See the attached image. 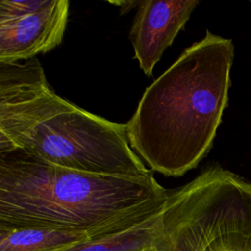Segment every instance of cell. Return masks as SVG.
Returning <instances> with one entry per match:
<instances>
[{"label":"cell","mask_w":251,"mask_h":251,"mask_svg":"<svg viewBox=\"0 0 251 251\" xmlns=\"http://www.w3.org/2000/svg\"><path fill=\"white\" fill-rule=\"evenodd\" d=\"M167 192L153 176L75 171L0 142V226L100 236L152 215L164 206Z\"/></svg>","instance_id":"6da1fadb"},{"label":"cell","mask_w":251,"mask_h":251,"mask_svg":"<svg viewBox=\"0 0 251 251\" xmlns=\"http://www.w3.org/2000/svg\"><path fill=\"white\" fill-rule=\"evenodd\" d=\"M233 57L232 41L207 30L145 89L126 127L151 171L180 176L208 154L227 106Z\"/></svg>","instance_id":"7a4b0ae2"},{"label":"cell","mask_w":251,"mask_h":251,"mask_svg":"<svg viewBox=\"0 0 251 251\" xmlns=\"http://www.w3.org/2000/svg\"><path fill=\"white\" fill-rule=\"evenodd\" d=\"M0 142L75 171L153 176L131 149L126 124L89 113L57 95L36 58L0 63Z\"/></svg>","instance_id":"3957f363"},{"label":"cell","mask_w":251,"mask_h":251,"mask_svg":"<svg viewBox=\"0 0 251 251\" xmlns=\"http://www.w3.org/2000/svg\"><path fill=\"white\" fill-rule=\"evenodd\" d=\"M150 251H251V181L213 165L168 190Z\"/></svg>","instance_id":"277c9868"},{"label":"cell","mask_w":251,"mask_h":251,"mask_svg":"<svg viewBox=\"0 0 251 251\" xmlns=\"http://www.w3.org/2000/svg\"><path fill=\"white\" fill-rule=\"evenodd\" d=\"M68 0H47L35 12L0 18V63L28 61L61 44L69 17Z\"/></svg>","instance_id":"5b68a950"},{"label":"cell","mask_w":251,"mask_h":251,"mask_svg":"<svg viewBox=\"0 0 251 251\" xmlns=\"http://www.w3.org/2000/svg\"><path fill=\"white\" fill-rule=\"evenodd\" d=\"M198 4V0L139 1L129 39L134 58L146 75H151L155 65Z\"/></svg>","instance_id":"8992f818"},{"label":"cell","mask_w":251,"mask_h":251,"mask_svg":"<svg viewBox=\"0 0 251 251\" xmlns=\"http://www.w3.org/2000/svg\"><path fill=\"white\" fill-rule=\"evenodd\" d=\"M92 237L81 230L0 226V251H66Z\"/></svg>","instance_id":"52a82bcc"},{"label":"cell","mask_w":251,"mask_h":251,"mask_svg":"<svg viewBox=\"0 0 251 251\" xmlns=\"http://www.w3.org/2000/svg\"><path fill=\"white\" fill-rule=\"evenodd\" d=\"M163 207L127 227L94 236L66 251H150L162 228Z\"/></svg>","instance_id":"ba28073f"},{"label":"cell","mask_w":251,"mask_h":251,"mask_svg":"<svg viewBox=\"0 0 251 251\" xmlns=\"http://www.w3.org/2000/svg\"><path fill=\"white\" fill-rule=\"evenodd\" d=\"M46 3L47 0H1L0 18L16 17L35 12Z\"/></svg>","instance_id":"9c48e42d"}]
</instances>
